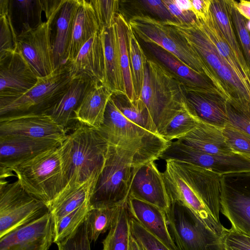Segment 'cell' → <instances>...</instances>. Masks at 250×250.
<instances>
[{"mask_svg":"<svg viewBox=\"0 0 250 250\" xmlns=\"http://www.w3.org/2000/svg\"><path fill=\"white\" fill-rule=\"evenodd\" d=\"M162 172L170 201H178L194 211L207 226L223 236L220 221L221 176L190 163L167 160Z\"/></svg>","mask_w":250,"mask_h":250,"instance_id":"1","label":"cell"},{"mask_svg":"<svg viewBox=\"0 0 250 250\" xmlns=\"http://www.w3.org/2000/svg\"><path fill=\"white\" fill-rule=\"evenodd\" d=\"M181 81L162 64L147 60L140 99L160 133L187 104Z\"/></svg>","mask_w":250,"mask_h":250,"instance_id":"2","label":"cell"},{"mask_svg":"<svg viewBox=\"0 0 250 250\" xmlns=\"http://www.w3.org/2000/svg\"><path fill=\"white\" fill-rule=\"evenodd\" d=\"M108 148L97 129L78 125L59 146L66 186L82 183L102 169Z\"/></svg>","mask_w":250,"mask_h":250,"instance_id":"3","label":"cell"},{"mask_svg":"<svg viewBox=\"0 0 250 250\" xmlns=\"http://www.w3.org/2000/svg\"><path fill=\"white\" fill-rule=\"evenodd\" d=\"M110 146L133 154L142 164L159 159L169 143L132 123L118 110L110 98L102 124L97 129Z\"/></svg>","mask_w":250,"mask_h":250,"instance_id":"4","label":"cell"},{"mask_svg":"<svg viewBox=\"0 0 250 250\" xmlns=\"http://www.w3.org/2000/svg\"><path fill=\"white\" fill-rule=\"evenodd\" d=\"M128 22L137 38L145 43L161 47L193 70L207 77L226 98L220 82L202 57L173 27L146 15L134 16Z\"/></svg>","mask_w":250,"mask_h":250,"instance_id":"5","label":"cell"},{"mask_svg":"<svg viewBox=\"0 0 250 250\" xmlns=\"http://www.w3.org/2000/svg\"><path fill=\"white\" fill-rule=\"evenodd\" d=\"M59 146L9 169L15 173L17 180L26 192L47 206L66 185Z\"/></svg>","mask_w":250,"mask_h":250,"instance_id":"6","label":"cell"},{"mask_svg":"<svg viewBox=\"0 0 250 250\" xmlns=\"http://www.w3.org/2000/svg\"><path fill=\"white\" fill-rule=\"evenodd\" d=\"M141 165L133 154L109 145L89 201L90 208L120 206L126 202L134 175Z\"/></svg>","mask_w":250,"mask_h":250,"instance_id":"7","label":"cell"},{"mask_svg":"<svg viewBox=\"0 0 250 250\" xmlns=\"http://www.w3.org/2000/svg\"><path fill=\"white\" fill-rule=\"evenodd\" d=\"M164 22L175 29L202 57L220 82L227 100L250 101V92L220 55L197 20L190 23Z\"/></svg>","mask_w":250,"mask_h":250,"instance_id":"8","label":"cell"},{"mask_svg":"<svg viewBox=\"0 0 250 250\" xmlns=\"http://www.w3.org/2000/svg\"><path fill=\"white\" fill-rule=\"evenodd\" d=\"M171 237L178 250H223V236L178 201H170L166 211Z\"/></svg>","mask_w":250,"mask_h":250,"instance_id":"9","label":"cell"},{"mask_svg":"<svg viewBox=\"0 0 250 250\" xmlns=\"http://www.w3.org/2000/svg\"><path fill=\"white\" fill-rule=\"evenodd\" d=\"M73 77L66 62L51 74L38 77L36 84L13 101L0 106V117L46 113L67 90Z\"/></svg>","mask_w":250,"mask_h":250,"instance_id":"10","label":"cell"},{"mask_svg":"<svg viewBox=\"0 0 250 250\" xmlns=\"http://www.w3.org/2000/svg\"><path fill=\"white\" fill-rule=\"evenodd\" d=\"M48 212L46 205L26 192L18 180L0 181V238Z\"/></svg>","mask_w":250,"mask_h":250,"instance_id":"11","label":"cell"},{"mask_svg":"<svg viewBox=\"0 0 250 250\" xmlns=\"http://www.w3.org/2000/svg\"><path fill=\"white\" fill-rule=\"evenodd\" d=\"M221 207L231 228L250 237V172L221 176Z\"/></svg>","mask_w":250,"mask_h":250,"instance_id":"12","label":"cell"},{"mask_svg":"<svg viewBox=\"0 0 250 250\" xmlns=\"http://www.w3.org/2000/svg\"><path fill=\"white\" fill-rule=\"evenodd\" d=\"M160 159L190 163L210 170L220 176L250 172L249 157L236 153L225 155L207 153L178 140L168 144L161 154Z\"/></svg>","mask_w":250,"mask_h":250,"instance_id":"13","label":"cell"},{"mask_svg":"<svg viewBox=\"0 0 250 250\" xmlns=\"http://www.w3.org/2000/svg\"><path fill=\"white\" fill-rule=\"evenodd\" d=\"M52 23L45 21L34 28L23 27L17 36V48L38 77L55 70L50 39Z\"/></svg>","mask_w":250,"mask_h":250,"instance_id":"14","label":"cell"},{"mask_svg":"<svg viewBox=\"0 0 250 250\" xmlns=\"http://www.w3.org/2000/svg\"><path fill=\"white\" fill-rule=\"evenodd\" d=\"M38 77L18 49L0 55V106L21 96Z\"/></svg>","mask_w":250,"mask_h":250,"instance_id":"15","label":"cell"},{"mask_svg":"<svg viewBox=\"0 0 250 250\" xmlns=\"http://www.w3.org/2000/svg\"><path fill=\"white\" fill-rule=\"evenodd\" d=\"M66 131L45 113L0 117V136H23L56 141L61 145Z\"/></svg>","mask_w":250,"mask_h":250,"instance_id":"16","label":"cell"},{"mask_svg":"<svg viewBox=\"0 0 250 250\" xmlns=\"http://www.w3.org/2000/svg\"><path fill=\"white\" fill-rule=\"evenodd\" d=\"M53 220L48 212L39 218L0 238V250H49Z\"/></svg>","mask_w":250,"mask_h":250,"instance_id":"17","label":"cell"},{"mask_svg":"<svg viewBox=\"0 0 250 250\" xmlns=\"http://www.w3.org/2000/svg\"><path fill=\"white\" fill-rule=\"evenodd\" d=\"M129 197L158 207L165 212L170 205L162 172L154 161L138 167L134 175Z\"/></svg>","mask_w":250,"mask_h":250,"instance_id":"18","label":"cell"},{"mask_svg":"<svg viewBox=\"0 0 250 250\" xmlns=\"http://www.w3.org/2000/svg\"><path fill=\"white\" fill-rule=\"evenodd\" d=\"M60 145L50 139L23 136H0V168L9 170Z\"/></svg>","mask_w":250,"mask_h":250,"instance_id":"19","label":"cell"},{"mask_svg":"<svg viewBox=\"0 0 250 250\" xmlns=\"http://www.w3.org/2000/svg\"><path fill=\"white\" fill-rule=\"evenodd\" d=\"M145 45L151 54L181 81L187 91L214 92L224 97L206 76L193 70L157 45L152 43H145Z\"/></svg>","mask_w":250,"mask_h":250,"instance_id":"20","label":"cell"},{"mask_svg":"<svg viewBox=\"0 0 250 250\" xmlns=\"http://www.w3.org/2000/svg\"><path fill=\"white\" fill-rule=\"evenodd\" d=\"M131 217L171 250H178L169 231L166 212L152 204L129 197L127 201Z\"/></svg>","mask_w":250,"mask_h":250,"instance_id":"21","label":"cell"},{"mask_svg":"<svg viewBox=\"0 0 250 250\" xmlns=\"http://www.w3.org/2000/svg\"><path fill=\"white\" fill-rule=\"evenodd\" d=\"M102 169L97 170L82 183L65 187L57 197L47 205L53 223L84 204L87 203L89 204Z\"/></svg>","mask_w":250,"mask_h":250,"instance_id":"22","label":"cell"},{"mask_svg":"<svg viewBox=\"0 0 250 250\" xmlns=\"http://www.w3.org/2000/svg\"><path fill=\"white\" fill-rule=\"evenodd\" d=\"M65 62L72 77L83 74L103 84L104 59L100 30L82 46L73 61Z\"/></svg>","mask_w":250,"mask_h":250,"instance_id":"23","label":"cell"},{"mask_svg":"<svg viewBox=\"0 0 250 250\" xmlns=\"http://www.w3.org/2000/svg\"><path fill=\"white\" fill-rule=\"evenodd\" d=\"M186 102L199 119L223 129L228 123L227 100L214 92H186Z\"/></svg>","mask_w":250,"mask_h":250,"instance_id":"24","label":"cell"},{"mask_svg":"<svg viewBox=\"0 0 250 250\" xmlns=\"http://www.w3.org/2000/svg\"><path fill=\"white\" fill-rule=\"evenodd\" d=\"M92 81L83 74L73 77L67 90L46 113L66 131L76 121L75 111Z\"/></svg>","mask_w":250,"mask_h":250,"instance_id":"25","label":"cell"},{"mask_svg":"<svg viewBox=\"0 0 250 250\" xmlns=\"http://www.w3.org/2000/svg\"><path fill=\"white\" fill-rule=\"evenodd\" d=\"M112 94L103 84L93 81L75 111V120L79 124L98 129L103 123Z\"/></svg>","mask_w":250,"mask_h":250,"instance_id":"26","label":"cell"},{"mask_svg":"<svg viewBox=\"0 0 250 250\" xmlns=\"http://www.w3.org/2000/svg\"><path fill=\"white\" fill-rule=\"evenodd\" d=\"M100 30L99 22L90 1L80 0L73 21L65 62L73 61L82 46Z\"/></svg>","mask_w":250,"mask_h":250,"instance_id":"27","label":"cell"},{"mask_svg":"<svg viewBox=\"0 0 250 250\" xmlns=\"http://www.w3.org/2000/svg\"><path fill=\"white\" fill-rule=\"evenodd\" d=\"M104 59L103 84L112 93L125 95L124 82L119 63L117 33L114 24L100 29Z\"/></svg>","mask_w":250,"mask_h":250,"instance_id":"28","label":"cell"},{"mask_svg":"<svg viewBox=\"0 0 250 250\" xmlns=\"http://www.w3.org/2000/svg\"><path fill=\"white\" fill-rule=\"evenodd\" d=\"M176 140L207 153L225 155L233 153L223 129L202 121L192 130Z\"/></svg>","mask_w":250,"mask_h":250,"instance_id":"29","label":"cell"},{"mask_svg":"<svg viewBox=\"0 0 250 250\" xmlns=\"http://www.w3.org/2000/svg\"><path fill=\"white\" fill-rule=\"evenodd\" d=\"M80 0H66L56 21V32L52 43L55 69L65 62L73 20Z\"/></svg>","mask_w":250,"mask_h":250,"instance_id":"30","label":"cell"},{"mask_svg":"<svg viewBox=\"0 0 250 250\" xmlns=\"http://www.w3.org/2000/svg\"><path fill=\"white\" fill-rule=\"evenodd\" d=\"M201 27L213 43L220 55L238 76L250 93V74L239 64L228 44L210 10L204 20H198Z\"/></svg>","mask_w":250,"mask_h":250,"instance_id":"31","label":"cell"},{"mask_svg":"<svg viewBox=\"0 0 250 250\" xmlns=\"http://www.w3.org/2000/svg\"><path fill=\"white\" fill-rule=\"evenodd\" d=\"M210 10L238 62L250 74V69L246 61L233 25L228 0H211Z\"/></svg>","mask_w":250,"mask_h":250,"instance_id":"32","label":"cell"},{"mask_svg":"<svg viewBox=\"0 0 250 250\" xmlns=\"http://www.w3.org/2000/svg\"><path fill=\"white\" fill-rule=\"evenodd\" d=\"M127 202L120 205L108 232L103 240L102 250H129L131 235Z\"/></svg>","mask_w":250,"mask_h":250,"instance_id":"33","label":"cell"},{"mask_svg":"<svg viewBox=\"0 0 250 250\" xmlns=\"http://www.w3.org/2000/svg\"><path fill=\"white\" fill-rule=\"evenodd\" d=\"M111 98L116 107L128 120L154 134L160 135L147 107L141 99L131 102L125 94L122 93H112Z\"/></svg>","mask_w":250,"mask_h":250,"instance_id":"34","label":"cell"},{"mask_svg":"<svg viewBox=\"0 0 250 250\" xmlns=\"http://www.w3.org/2000/svg\"><path fill=\"white\" fill-rule=\"evenodd\" d=\"M117 33L119 63L124 82L125 95L133 102L136 99L132 79L128 52L127 31L129 23L121 13H118L115 19Z\"/></svg>","mask_w":250,"mask_h":250,"instance_id":"35","label":"cell"},{"mask_svg":"<svg viewBox=\"0 0 250 250\" xmlns=\"http://www.w3.org/2000/svg\"><path fill=\"white\" fill-rule=\"evenodd\" d=\"M127 40L132 82L136 98L138 99L140 96L148 59L130 26L127 31Z\"/></svg>","mask_w":250,"mask_h":250,"instance_id":"36","label":"cell"},{"mask_svg":"<svg viewBox=\"0 0 250 250\" xmlns=\"http://www.w3.org/2000/svg\"><path fill=\"white\" fill-rule=\"evenodd\" d=\"M200 121L187 104L169 121L160 135L168 143L178 140L195 128Z\"/></svg>","mask_w":250,"mask_h":250,"instance_id":"37","label":"cell"},{"mask_svg":"<svg viewBox=\"0 0 250 250\" xmlns=\"http://www.w3.org/2000/svg\"><path fill=\"white\" fill-rule=\"evenodd\" d=\"M119 206L90 208L85 219L88 238L96 242L110 228Z\"/></svg>","mask_w":250,"mask_h":250,"instance_id":"38","label":"cell"},{"mask_svg":"<svg viewBox=\"0 0 250 250\" xmlns=\"http://www.w3.org/2000/svg\"><path fill=\"white\" fill-rule=\"evenodd\" d=\"M12 0H0V55L17 49L18 34L12 20Z\"/></svg>","mask_w":250,"mask_h":250,"instance_id":"39","label":"cell"},{"mask_svg":"<svg viewBox=\"0 0 250 250\" xmlns=\"http://www.w3.org/2000/svg\"><path fill=\"white\" fill-rule=\"evenodd\" d=\"M89 209L86 203L53 223V243L57 244L71 234L85 221Z\"/></svg>","mask_w":250,"mask_h":250,"instance_id":"40","label":"cell"},{"mask_svg":"<svg viewBox=\"0 0 250 250\" xmlns=\"http://www.w3.org/2000/svg\"><path fill=\"white\" fill-rule=\"evenodd\" d=\"M228 124L250 135V101L231 99L227 103Z\"/></svg>","mask_w":250,"mask_h":250,"instance_id":"41","label":"cell"},{"mask_svg":"<svg viewBox=\"0 0 250 250\" xmlns=\"http://www.w3.org/2000/svg\"><path fill=\"white\" fill-rule=\"evenodd\" d=\"M12 6L17 9L21 28L27 26L34 28L43 22L41 0H12Z\"/></svg>","mask_w":250,"mask_h":250,"instance_id":"42","label":"cell"},{"mask_svg":"<svg viewBox=\"0 0 250 250\" xmlns=\"http://www.w3.org/2000/svg\"><path fill=\"white\" fill-rule=\"evenodd\" d=\"M233 25L246 61L250 69V33L247 28V20L234 7L232 0H228Z\"/></svg>","mask_w":250,"mask_h":250,"instance_id":"43","label":"cell"},{"mask_svg":"<svg viewBox=\"0 0 250 250\" xmlns=\"http://www.w3.org/2000/svg\"><path fill=\"white\" fill-rule=\"evenodd\" d=\"M100 29L112 26L119 13V1L118 0H90Z\"/></svg>","mask_w":250,"mask_h":250,"instance_id":"44","label":"cell"},{"mask_svg":"<svg viewBox=\"0 0 250 250\" xmlns=\"http://www.w3.org/2000/svg\"><path fill=\"white\" fill-rule=\"evenodd\" d=\"M223 133L233 153L250 158V135L228 124Z\"/></svg>","mask_w":250,"mask_h":250,"instance_id":"45","label":"cell"},{"mask_svg":"<svg viewBox=\"0 0 250 250\" xmlns=\"http://www.w3.org/2000/svg\"><path fill=\"white\" fill-rule=\"evenodd\" d=\"M130 226L131 235L146 250H171L131 217L130 219Z\"/></svg>","mask_w":250,"mask_h":250,"instance_id":"46","label":"cell"},{"mask_svg":"<svg viewBox=\"0 0 250 250\" xmlns=\"http://www.w3.org/2000/svg\"><path fill=\"white\" fill-rule=\"evenodd\" d=\"M90 243L84 221L71 234L57 245L58 250H91Z\"/></svg>","mask_w":250,"mask_h":250,"instance_id":"47","label":"cell"},{"mask_svg":"<svg viewBox=\"0 0 250 250\" xmlns=\"http://www.w3.org/2000/svg\"><path fill=\"white\" fill-rule=\"evenodd\" d=\"M223 250H250V237L232 228L226 229L223 235Z\"/></svg>","mask_w":250,"mask_h":250,"instance_id":"48","label":"cell"},{"mask_svg":"<svg viewBox=\"0 0 250 250\" xmlns=\"http://www.w3.org/2000/svg\"><path fill=\"white\" fill-rule=\"evenodd\" d=\"M139 4L146 10L157 16L162 21H175L162 0H143Z\"/></svg>","mask_w":250,"mask_h":250,"instance_id":"49","label":"cell"},{"mask_svg":"<svg viewBox=\"0 0 250 250\" xmlns=\"http://www.w3.org/2000/svg\"><path fill=\"white\" fill-rule=\"evenodd\" d=\"M163 1L176 22L190 23L196 21V17L192 11L182 10L174 0H163Z\"/></svg>","mask_w":250,"mask_h":250,"instance_id":"50","label":"cell"},{"mask_svg":"<svg viewBox=\"0 0 250 250\" xmlns=\"http://www.w3.org/2000/svg\"><path fill=\"white\" fill-rule=\"evenodd\" d=\"M66 0H41L46 21L53 22Z\"/></svg>","mask_w":250,"mask_h":250,"instance_id":"51","label":"cell"},{"mask_svg":"<svg viewBox=\"0 0 250 250\" xmlns=\"http://www.w3.org/2000/svg\"><path fill=\"white\" fill-rule=\"evenodd\" d=\"M193 13L198 20H204L209 15L211 0H191Z\"/></svg>","mask_w":250,"mask_h":250,"instance_id":"52","label":"cell"},{"mask_svg":"<svg viewBox=\"0 0 250 250\" xmlns=\"http://www.w3.org/2000/svg\"><path fill=\"white\" fill-rule=\"evenodd\" d=\"M232 3L239 12L247 20H250V1L242 0L239 1L232 0Z\"/></svg>","mask_w":250,"mask_h":250,"instance_id":"53","label":"cell"},{"mask_svg":"<svg viewBox=\"0 0 250 250\" xmlns=\"http://www.w3.org/2000/svg\"><path fill=\"white\" fill-rule=\"evenodd\" d=\"M174 1L176 5L182 10L186 11H189L192 12L191 0H174Z\"/></svg>","mask_w":250,"mask_h":250,"instance_id":"54","label":"cell"},{"mask_svg":"<svg viewBox=\"0 0 250 250\" xmlns=\"http://www.w3.org/2000/svg\"><path fill=\"white\" fill-rule=\"evenodd\" d=\"M129 250H146L142 245L131 235Z\"/></svg>","mask_w":250,"mask_h":250,"instance_id":"55","label":"cell"},{"mask_svg":"<svg viewBox=\"0 0 250 250\" xmlns=\"http://www.w3.org/2000/svg\"><path fill=\"white\" fill-rule=\"evenodd\" d=\"M247 28L249 32L250 33V20H247Z\"/></svg>","mask_w":250,"mask_h":250,"instance_id":"56","label":"cell"}]
</instances>
